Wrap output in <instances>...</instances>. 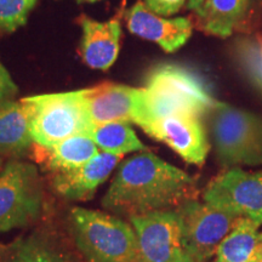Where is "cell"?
Listing matches in <instances>:
<instances>
[{"label":"cell","instance_id":"cell-1","mask_svg":"<svg viewBox=\"0 0 262 262\" xmlns=\"http://www.w3.org/2000/svg\"><path fill=\"white\" fill-rule=\"evenodd\" d=\"M195 180L152 153L131 157L120 165L102 199L104 209L129 217L175 210L196 199Z\"/></svg>","mask_w":262,"mask_h":262},{"label":"cell","instance_id":"cell-2","mask_svg":"<svg viewBox=\"0 0 262 262\" xmlns=\"http://www.w3.org/2000/svg\"><path fill=\"white\" fill-rule=\"evenodd\" d=\"M217 101L201 73L175 62L157 64L147 75L145 96L136 123L143 127L164 114L189 112L205 116Z\"/></svg>","mask_w":262,"mask_h":262},{"label":"cell","instance_id":"cell-3","mask_svg":"<svg viewBox=\"0 0 262 262\" xmlns=\"http://www.w3.org/2000/svg\"><path fill=\"white\" fill-rule=\"evenodd\" d=\"M67 231L85 262H142L135 229L117 216L77 206Z\"/></svg>","mask_w":262,"mask_h":262},{"label":"cell","instance_id":"cell-4","mask_svg":"<svg viewBox=\"0 0 262 262\" xmlns=\"http://www.w3.org/2000/svg\"><path fill=\"white\" fill-rule=\"evenodd\" d=\"M208 116L212 146L224 168L262 164V116L219 101Z\"/></svg>","mask_w":262,"mask_h":262},{"label":"cell","instance_id":"cell-5","mask_svg":"<svg viewBox=\"0 0 262 262\" xmlns=\"http://www.w3.org/2000/svg\"><path fill=\"white\" fill-rule=\"evenodd\" d=\"M31 120L34 145L51 147L68 137L86 134L95 126L83 90L22 98Z\"/></svg>","mask_w":262,"mask_h":262},{"label":"cell","instance_id":"cell-6","mask_svg":"<svg viewBox=\"0 0 262 262\" xmlns=\"http://www.w3.org/2000/svg\"><path fill=\"white\" fill-rule=\"evenodd\" d=\"M42 180L34 164L11 159L0 172V232L40 220L45 204Z\"/></svg>","mask_w":262,"mask_h":262},{"label":"cell","instance_id":"cell-7","mask_svg":"<svg viewBox=\"0 0 262 262\" xmlns=\"http://www.w3.org/2000/svg\"><path fill=\"white\" fill-rule=\"evenodd\" d=\"M185 262H209L241 216L219 210L196 199L176 209Z\"/></svg>","mask_w":262,"mask_h":262},{"label":"cell","instance_id":"cell-8","mask_svg":"<svg viewBox=\"0 0 262 262\" xmlns=\"http://www.w3.org/2000/svg\"><path fill=\"white\" fill-rule=\"evenodd\" d=\"M204 203L262 225V170L227 169L216 176L203 193Z\"/></svg>","mask_w":262,"mask_h":262},{"label":"cell","instance_id":"cell-9","mask_svg":"<svg viewBox=\"0 0 262 262\" xmlns=\"http://www.w3.org/2000/svg\"><path fill=\"white\" fill-rule=\"evenodd\" d=\"M153 139L162 141L185 159L203 165L209 153V141L202 117L189 112L164 114L142 127Z\"/></svg>","mask_w":262,"mask_h":262},{"label":"cell","instance_id":"cell-10","mask_svg":"<svg viewBox=\"0 0 262 262\" xmlns=\"http://www.w3.org/2000/svg\"><path fill=\"white\" fill-rule=\"evenodd\" d=\"M142 262H185L178 211L131 216Z\"/></svg>","mask_w":262,"mask_h":262},{"label":"cell","instance_id":"cell-11","mask_svg":"<svg viewBox=\"0 0 262 262\" xmlns=\"http://www.w3.org/2000/svg\"><path fill=\"white\" fill-rule=\"evenodd\" d=\"M0 262H85L70 234L40 225L11 243L0 245Z\"/></svg>","mask_w":262,"mask_h":262},{"label":"cell","instance_id":"cell-12","mask_svg":"<svg viewBox=\"0 0 262 262\" xmlns=\"http://www.w3.org/2000/svg\"><path fill=\"white\" fill-rule=\"evenodd\" d=\"M94 125L113 122L136 123L142 106L145 88L104 83L83 90Z\"/></svg>","mask_w":262,"mask_h":262},{"label":"cell","instance_id":"cell-13","mask_svg":"<svg viewBox=\"0 0 262 262\" xmlns=\"http://www.w3.org/2000/svg\"><path fill=\"white\" fill-rule=\"evenodd\" d=\"M127 28L133 34L158 44L164 51L175 52L191 38L193 25L186 17L165 18L139 2L126 14Z\"/></svg>","mask_w":262,"mask_h":262},{"label":"cell","instance_id":"cell-14","mask_svg":"<svg viewBox=\"0 0 262 262\" xmlns=\"http://www.w3.org/2000/svg\"><path fill=\"white\" fill-rule=\"evenodd\" d=\"M122 157L107 152H98L80 168L51 175L52 188L70 201H88L95 194L98 186L108 179Z\"/></svg>","mask_w":262,"mask_h":262},{"label":"cell","instance_id":"cell-15","mask_svg":"<svg viewBox=\"0 0 262 262\" xmlns=\"http://www.w3.org/2000/svg\"><path fill=\"white\" fill-rule=\"evenodd\" d=\"M79 22L83 28L81 56L84 62L94 70H108L119 54L122 38L120 21L113 18L98 22L83 16Z\"/></svg>","mask_w":262,"mask_h":262},{"label":"cell","instance_id":"cell-16","mask_svg":"<svg viewBox=\"0 0 262 262\" xmlns=\"http://www.w3.org/2000/svg\"><path fill=\"white\" fill-rule=\"evenodd\" d=\"M34 159L50 175L80 168L98 153L97 145L86 134H78L51 147L33 146Z\"/></svg>","mask_w":262,"mask_h":262},{"label":"cell","instance_id":"cell-17","mask_svg":"<svg viewBox=\"0 0 262 262\" xmlns=\"http://www.w3.org/2000/svg\"><path fill=\"white\" fill-rule=\"evenodd\" d=\"M31 120L21 100L0 101V153L22 158L33 148Z\"/></svg>","mask_w":262,"mask_h":262},{"label":"cell","instance_id":"cell-18","mask_svg":"<svg viewBox=\"0 0 262 262\" xmlns=\"http://www.w3.org/2000/svg\"><path fill=\"white\" fill-rule=\"evenodd\" d=\"M251 0H205L196 12L198 25L206 34L231 37L247 19Z\"/></svg>","mask_w":262,"mask_h":262},{"label":"cell","instance_id":"cell-19","mask_svg":"<svg viewBox=\"0 0 262 262\" xmlns=\"http://www.w3.org/2000/svg\"><path fill=\"white\" fill-rule=\"evenodd\" d=\"M260 225L248 217H241L221 242L216 258L222 262H262Z\"/></svg>","mask_w":262,"mask_h":262},{"label":"cell","instance_id":"cell-20","mask_svg":"<svg viewBox=\"0 0 262 262\" xmlns=\"http://www.w3.org/2000/svg\"><path fill=\"white\" fill-rule=\"evenodd\" d=\"M89 136L103 152L117 156L146 149L135 131L125 122H113L95 125Z\"/></svg>","mask_w":262,"mask_h":262},{"label":"cell","instance_id":"cell-21","mask_svg":"<svg viewBox=\"0 0 262 262\" xmlns=\"http://www.w3.org/2000/svg\"><path fill=\"white\" fill-rule=\"evenodd\" d=\"M233 55L243 74L262 91V35H244L233 45Z\"/></svg>","mask_w":262,"mask_h":262},{"label":"cell","instance_id":"cell-22","mask_svg":"<svg viewBox=\"0 0 262 262\" xmlns=\"http://www.w3.org/2000/svg\"><path fill=\"white\" fill-rule=\"evenodd\" d=\"M38 0H0V32L11 33L26 25Z\"/></svg>","mask_w":262,"mask_h":262},{"label":"cell","instance_id":"cell-23","mask_svg":"<svg viewBox=\"0 0 262 262\" xmlns=\"http://www.w3.org/2000/svg\"><path fill=\"white\" fill-rule=\"evenodd\" d=\"M186 0H145L149 10L160 16H171L180 11Z\"/></svg>","mask_w":262,"mask_h":262},{"label":"cell","instance_id":"cell-24","mask_svg":"<svg viewBox=\"0 0 262 262\" xmlns=\"http://www.w3.org/2000/svg\"><path fill=\"white\" fill-rule=\"evenodd\" d=\"M17 93V85L12 80L11 75L5 68V66L0 61V101L10 100Z\"/></svg>","mask_w":262,"mask_h":262},{"label":"cell","instance_id":"cell-25","mask_svg":"<svg viewBox=\"0 0 262 262\" xmlns=\"http://www.w3.org/2000/svg\"><path fill=\"white\" fill-rule=\"evenodd\" d=\"M204 2L205 0H188V9H191L192 11H194L196 14Z\"/></svg>","mask_w":262,"mask_h":262},{"label":"cell","instance_id":"cell-26","mask_svg":"<svg viewBox=\"0 0 262 262\" xmlns=\"http://www.w3.org/2000/svg\"><path fill=\"white\" fill-rule=\"evenodd\" d=\"M3 169H4V162H3V158L0 157V172L3 171Z\"/></svg>","mask_w":262,"mask_h":262},{"label":"cell","instance_id":"cell-27","mask_svg":"<svg viewBox=\"0 0 262 262\" xmlns=\"http://www.w3.org/2000/svg\"><path fill=\"white\" fill-rule=\"evenodd\" d=\"M79 2H97V0H79Z\"/></svg>","mask_w":262,"mask_h":262},{"label":"cell","instance_id":"cell-28","mask_svg":"<svg viewBox=\"0 0 262 262\" xmlns=\"http://www.w3.org/2000/svg\"><path fill=\"white\" fill-rule=\"evenodd\" d=\"M212 262H222V261H220V260H217V258H216L215 261H212Z\"/></svg>","mask_w":262,"mask_h":262},{"label":"cell","instance_id":"cell-29","mask_svg":"<svg viewBox=\"0 0 262 262\" xmlns=\"http://www.w3.org/2000/svg\"><path fill=\"white\" fill-rule=\"evenodd\" d=\"M260 238H261V242H262V233L260 234Z\"/></svg>","mask_w":262,"mask_h":262}]
</instances>
